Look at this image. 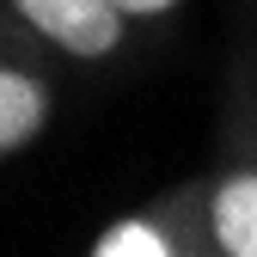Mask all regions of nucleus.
<instances>
[{"label":"nucleus","mask_w":257,"mask_h":257,"mask_svg":"<svg viewBox=\"0 0 257 257\" xmlns=\"http://www.w3.org/2000/svg\"><path fill=\"white\" fill-rule=\"evenodd\" d=\"M43 122H49V80L0 61V159L25 153L43 135Z\"/></svg>","instance_id":"2"},{"label":"nucleus","mask_w":257,"mask_h":257,"mask_svg":"<svg viewBox=\"0 0 257 257\" xmlns=\"http://www.w3.org/2000/svg\"><path fill=\"white\" fill-rule=\"evenodd\" d=\"M13 13L74 61H104L122 49L128 13L116 0H13Z\"/></svg>","instance_id":"1"},{"label":"nucleus","mask_w":257,"mask_h":257,"mask_svg":"<svg viewBox=\"0 0 257 257\" xmlns=\"http://www.w3.org/2000/svg\"><path fill=\"white\" fill-rule=\"evenodd\" d=\"M116 7L128 13V25H135V19H166V13H178V0H116Z\"/></svg>","instance_id":"5"},{"label":"nucleus","mask_w":257,"mask_h":257,"mask_svg":"<svg viewBox=\"0 0 257 257\" xmlns=\"http://www.w3.org/2000/svg\"><path fill=\"white\" fill-rule=\"evenodd\" d=\"M86 251H92V257H172L178 245H172L166 227H153L147 214H122V220H110Z\"/></svg>","instance_id":"4"},{"label":"nucleus","mask_w":257,"mask_h":257,"mask_svg":"<svg viewBox=\"0 0 257 257\" xmlns=\"http://www.w3.org/2000/svg\"><path fill=\"white\" fill-rule=\"evenodd\" d=\"M208 233L220 257H257V166H239L208 196Z\"/></svg>","instance_id":"3"}]
</instances>
